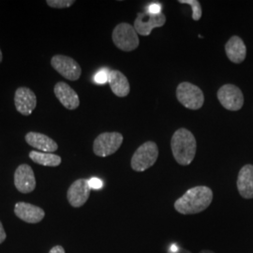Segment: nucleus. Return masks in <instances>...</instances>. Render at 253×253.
I'll return each instance as SVG.
<instances>
[{
  "label": "nucleus",
  "mask_w": 253,
  "mask_h": 253,
  "mask_svg": "<svg viewBox=\"0 0 253 253\" xmlns=\"http://www.w3.org/2000/svg\"><path fill=\"white\" fill-rule=\"evenodd\" d=\"M14 185L22 193H30L36 188V178L32 168L28 164L19 165L14 172Z\"/></svg>",
  "instance_id": "nucleus-11"
},
{
  "label": "nucleus",
  "mask_w": 253,
  "mask_h": 253,
  "mask_svg": "<svg viewBox=\"0 0 253 253\" xmlns=\"http://www.w3.org/2000/svg\"><path fill=\"white\" fill-rule=\"evenodd\" d=\"M172 250H173V252H169L168 253H191L189 251H186L184 249H177V250H175L174 247H172Z\"/></svg>",
  "instance_id": "nucleus-27"
},
{
  "label": "nucleus",
  "mask_w": 253,
  "mask_h": 253,
  "mask_svg": "<svg viewBox=\"0 0 253 253\" xmlns=\"http://www.w3.org/2000/svg\"><path fill=\"white\" fill-rule=\"evenodd\" d=\"M29 158L40 165L48 166V167H56L61 164V158L58 155L52 153H45V152H38V151H31L29 153Z\"/></svg>",
  "instance_id": "nucleus-19"
},
{
  "label": "nucleus",
  "mask_w": 253,
  "mask_h": 253,
  "mask_svg": "<svg viewBox=\"0 0 253 253\" xmlns=\"http://www.w3.org/2000/svg\"><path fill=\"white\" fill-rule=\"evenodd\" d=\"M177 100L183 106L190 110H199L205 102V96L202 89L189 82H183L176 88Z\"/></svg>",
  "instance_id": "nucleus-5"
},
{
  "label": "nucleus",
  "mask_w": 253,
  "mask_h": 253,
  "mask_svg": "<svg viewBox=\"0 0 253 253\" xmlns=\"http://www.w3.org/2000/svg\"><path fill=\"white\" fill-rule=\"evenodd\" d=\"M179 3L188 4L192 8V19L194 21H199L202 17V7L198 0H179Z\"/></svg>",
  "instance_id": "nucleus-20"
},
{
  "label": "nucleus",
  "mask_w": 253,
  "mask_h": 253,
  "mask_svg": "<svg viewBox=\"0 0 253 253\" xmlns=\"http://www.w3.org/2000/svg\"><path fill=\"white\" fill-rule=\"evenodd\" d=\"M237 190L245 199L253 198V165L247 164L241 168L237 178Z\"/></svg>",
  "instance_id": "nucleus-16"
},
{
  "label": "nucleus",
  "mask_w": 253,
  "mask_h": 253,
  "mask_svg": "<svg viewBox=\"0 0 253 253\" xmlns=\"http://www.w3.org/2000/svg\"><path fill=\"white\" fill-rule=\"evenodd\" d=\"M89 186H90L91 189L100 190V189L102 188L103 183H102V181L100 180V178L93 177V178L89 179Z\"/></svg>",
  "instance_id": "nucleus-23"
},
{
  "label": "nucleus",
  "mask_w": 253,
  "mask_h": 253,
  "mask_svg": "<svg viewBox=\"0 0 253 253\" xmlns=\"http://www.w3.org/2000/svg\"><path fill=\"white\" fill-rule=\"evenodd\" d=\"M49 253H66L62 246H55L52 248V250L49 252Z\"/></svg>",
  "instance_id": "nucleus-26"
},
{
  "label": "nucleus",
  "mask_w": 253,
  "mask_h": 253,
  "mask_svg": "<svg viewBox=\"0 0 253 253\" xmlns=\"http://www.w3.org/2000/svg\"><path fill=\"white\" fill-rule=\"evenodd\" d=\"M108 82L113 93L119 98H124L129 94L130 86L126 76L119 71L109 72Z\"/></svg>",
  "instance_id": "nucleus-18"
},
{
  "label": "nucleus",
  "mask_w": 253,
  "mask_h": 253,
  "mask_svg": "<svg viewBox=\"0 0 253 253\" xmlns=\"http://www.w3.org/2000/svg\"><path fill=\"white\" fill-rule=\"evenodd\" d=\"M108 75L109 73H107L106 71H100L95 75L94 79H95V82L97 84H105L106 82L108 81Z\"/></svg>",
  "instance_id": "nucleus-22"
},
{
  "label": "nucleus",
  "mask_w": 253,
  "mask_h": 253,
  "mask_svg": "<svg viewBox=\"0 0 253 253\" xmlns=\"http://www.w3.org/2000/svg\"><path fill=\"white\" fill-rule=\"evenodd\" d=\"M150 13H153V14H158L160 12H162V6L161 4L159 3H153V4H150L149 7H148V10Z\"/></svg>",
  "instance_id": "nucleus-24"
},
{
  "label": "nucleus",
  "mask_w": 253,
  "mask_h": 253,
  "mask_svg": "<svg viewBox=\"0 0 253 253\" xmlns=\"http://www.w3.org/2000/svg\"><path fill=\"white\" fill-rule=\"evenodd\" d=\"M171 148L176 163L183 166L190 165L196 155V139L189 129L179 128L172 135Z\"/></svg>",
  "instance_id": "nucleus-2"
},
{
  "label": "nucleus",
  "mask_w": 253,
  "mask_h": 253,
  "mask_svg": "<svg viewBox=\"0 0 253 253\" xmlns=\"http://www.w3.org/2000/svg\"><path fill=\"white\" fill-rule=\"evenodd\" d=\"M2 60H3V54H2V51L0 49V63L2 62Z\"/></svg>",
  "instance_id": "nucleus-28"
},
{
  "label": "nucleus",
  "mask_w": 253,
  "mask_h": 253,
  "mask_svg": "<svg viewBox=\"0 0 253 253\" xmlns=\"http://www.w3.org/2000/svg\"><path fill=\"white\" fill-rule=\"evenodd\" d=\"M220 104L229 111H238L244 105V96L241 89L235 84H224L217 91Z\"/></svg>",
  "instance_id": "nucleus-8"
},
{
  "label": "nucleus",
  "mask_w": 253,
  "mask_h": 253,
  "mask_svg": "<svg viewBox=\"0 0 253 253\" xmlns=\"http://www.w3.org/2000/svg\"><path fill=\"white\" fill-rule=\"evenodd\" d=\"M90 191L89 179H77L69 188L67 198L73 208H81L89 198Z\"/></svg>",
  "instance_id": "nucleus-10"
},
{
  "label": "nucleus",
  "mask_w": 253,
  "mask_h": 253,
  "mask_svg": "<svg viewBox=\"0 0 253 253\" xmlns=\"http://www.w3.org/2000/svg\"><path fill=\"white\" fill-rule=\"evenodd\" d=\"M200 253H213V252H211V251H202Z\"/></svg>",
  "instance_id": "nucleus-29"
},
{
  "label": "nucleus",
  "mask_w": 253,
  "mask_h": 253,
  "mask_svg": "<svg viewBox=\"0 0 253 253\" xmlns=\"http://www.w3.org/2000/svg\"><path fill=\"white\" fill-rule=\"evenodd\" d=\"M123 143V135L119 132H103L93 144V151L98 157H108L116 153Z\"/></svg>",
  "instance_id": "nucleus-6"
},
{
  "label": "nucleus",
  "mask_w": 253,
  "mask_h": 253,
  "mask_svg": "<svg viewBox=\"0 0 253 253\" xmlns=\"http://www.w3.org/2000/svg\"><path fill=\"white\" fill-rule=\"evenodd\" d=\"M228 58L235 64L242 63L247 56V47L243 40L238 36H233L225 45Z\"/></svg>",
  "instance_id": "nucleus-17"
},
{
  "label": "nucleus",
  "mask_w": 253,
  "mask_h": 253,
  "mask_svg": "<svg viewBox=\"0 0 253 253\" xmlns=\"http://www.w3.org/2000/svg\"><path fill=\"white\" fill-rule=\"evenodd\" d=\"M14 104L21 115L28 117L36 108V95L30 88L21 86L15 91Z\"/></svg>",
  "instance_id": "nucleus-12"
},
{
  "label": "nucleus",
  "mask_w": 253,
  "mask_h": 253,
  "mask_svg": "<svg viewBox=\"0 0 253 253\" xmlns=\"http://www.w3.org/2000/svg\"><path fill=\"white\" fill-rule=\"evenodd\" d=\"M165 23L166 16L163 12L153 14L149 11H144L137 14L133 27L139 35L148 36L154 28L163 27Z\"/></svg>",
  "instance_id": "nucleus-9"
},
{
  "label": "nucleus",
  "mask_w": 253,
  "mask_h": 253,
  "mask_svg": "<svg viewBox=\"0 0 253 253\" xmlns=\"http://www.w3.org/2000/svg\"><path fill=\"white\" fill-rule=\"evenodd\" d=\"M51 65L57 73L62 75L67 80L77 81L81 76L82 69L80 65L70 56L55 54L51 59Z\"/></svg>",
  "instance_id": "nucleus-7"
},
{
  "label": "nucleus",
  "mask_w": 253,
  "mask_h": 253,
  "mask_svg": "<svg viewBox=\"0 0 253 253\" xmlns=\"http://www.w3.org/2000/svg\"><path fill=\"white\" fill-rule=\"evenodd\" d=\"M115 45L124 52H131L139 46V37L135 28L129 24L121 23L115 27L113 34Z\"/></svg>",
  "instance_id": "nucleus-4"
},
{
  "label": "nucleus",
  "mask_w": 253,
  "mask_h": 253,
  "mask_svg": "<svg viewBox=\"0 0 253 253\" xmlns=\"http://www.w3.org/2000/svg\"><path fill=\"white\" fill-rule=\"evenodd\" d=\"M54 92L57 100L68 110H75L80 105L78 94L68 84L58 82L55 84Z\"/></svg>",
  "instance_id": "nucleus-13"
},
{
  "label": "nucleus",
  "mask_w": 253,
  "mask_h": 253,
  "mask_svg": "<svg viewBox=\"0 0 253 253\" xmlns=\"http://www.w3.org/2000/svg\"><path fill=\"white\" fill-rule=\"evenodd\" d=\"M14 213L27 223H39L45 217L43 209L25 202H19L15 205Z\"/></svg>",
  "instance_id": "nucleus-14"
},
{
  "label": "nucleus",
  "mask_w": 253,
  "mask_h": 253,
  "mask_svg": "<svg viewBox=\"0 0 253 253\" xmlns=\"http://www.w3.org/2000/svg\"><path fill=\"white\" fill-rule=\"evenodd\" d=\"M213 200V191L207 186L190 189L174 203L175 210L182 215H193L205 211Z\"/></svg>",
  "instance_id": "nucleus-1"
},
{
  "label": "nucleus",
  "mask_w": 253,
  "mask_h": 253,
  "mask_svg": "<svg viewBox=\"0 0 253 253\" xmlns=\"http://www.w3.org/2000/svg\"><path fill=\"white\" fill-rule=\"evenodd\" d=\"M75 3L74 0H47L46 4L54 9H66L72 7Z\"/></svg>",
  "instance_id": "nucleus-21"
},
{
  "label": "nucleus",
  "mask_w": 253,
  "mask_h": 253,
  "mask_svg": "<svg viewBox=\"0 0 253 253\" xmlns=\"http://www.w3.org/2000/svg\"><path fill=\"white\" fill-rule=\"evenodd\" d=\"M6 237H7V235H6V233H5L4 227H3L2 223H1V221H0V244H1V243H3V242L5 241Z\"/></svg>",
  "instance_id": "nucleus-25"
},
{
  "label": "nucleus",
  "mask_w": 253,
  "mask_h": 253,
  "mask_svg": "<svg viewBox=\"0 0 253 253\" xmlns=\"http://www.w3.org/2000/svg\"><path fill=\"white\" fill-rule=\"evenodd\" d=\"M159 158V148L156 143L148 141L139 146L131 158V168L136 172H145L152 167Z\"/></svg>",
  "instance_id": "nucleus-3"
},
{
  "label": "nucleus",
  "mask_w": 253,
  "mask_h": 253,
  "mask_svg": "<svg viewBox=\"0 0 253 253\" xmlns=\"http://www.w3.org/2000/svg\"><path fill=\"white\" fill-rule=\"evenodd\" d=\"M25 139L30 146L45 153H53L58 149V145L56 142L43 133L29 131Z\"/></svg>",
  "instance_id": "nucleus-15"
}]
</instances>
